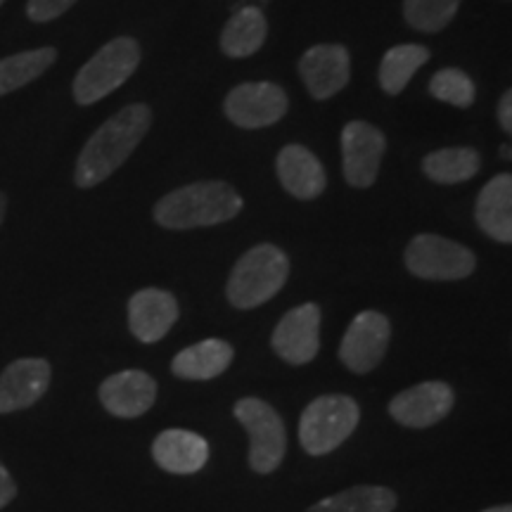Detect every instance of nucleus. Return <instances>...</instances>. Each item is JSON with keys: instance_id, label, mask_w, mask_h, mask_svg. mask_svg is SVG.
Segmentation results:
<instances>
[{"instance_id": "nucleus-1", "label": "nucleus", "mask_w": 512, "mask_h": 512, "mask_svg": "<svg viewBox=\"0 0 512 512\" xmlns=\"http://www.w3.org/2000/svg\"><path fill=\"white\" fill-rule=\"evenodd\" d=\"M152 112L147 105H128L112 119H107L93 133L76 162L74 181L79 188H95L107 181L150 131Z\"/></svg>"}, {"instance_id": "nucleus-2", "label": "nucleus", "mask_w": 512, "mask_h": 512, "mask_svg": "<svg viewBox=\"0 0 512 512\" xmlns=\"http://www.w3.org/2000/svg\"><path fill=\"white\" fill-rule=\"evenodd\" d=\"M242 211V197L233 185L202 181L183 185L162 197L155 207V221L169 230L207 228L235 219Z\"/></svg>"}, {"instance_id": "nucleus-3", "label": "nucleus", "mask_w": 512, "mask_h": 512, "mask_svg": "<svg viewBox=\"0 0 512 512\" xmlns=\"http://www.w3.org/2000/svg\"><path fill=\"white\" fill-rule=\"evenodd\" d=\"M290 275V259L280 247L256 245L240 256L228 278V302L235 309H256L283 290Z\"/></svg>"}, {"instance_id": "nucleus-4", "label": "nucleus", "mask_w": 512, "mask_h": 512, "mask_svg": "<svg viewBox=\"0 0 512 512\" xmlns=\"http://www.w3.org/2000/svg\"><path fill=\"white\" fill-rule=\"evenodd\" d=\"M358 420L361 408L351 396H318L304 408L299 420V441L309 456H328L354 434Z\"/></svg>"}, {"instance_id": "nucleus-5", "label": "nucleus", "mask_w": 512, "mask_h": 512, "mask_svg": "<svg viewBox=\"0 0 512 512\" xmlns=\"http://www.w3.org/2000/svg\"><path fill=\"white\" fill-rule=\"evenodd\" d=\"M140 64V46L133 38L121 36L102 46L91 60L81 67L74 79V100L79 105H93L117 91L131 79Z\"/></svg>"}, {"instance_id": "nucleus-6", "label": "nucleus", "mask_w": 512, "mask_h": 512, "mask_svg": "<svg viewBox=\"0 0 512 512\" xmlns=\"http://www.w3.org/2000/svg\"><path fill=\"white\" fill-rule=\"evenodd\" d=\"M235 418L247 430L249 467L256 475H271L278 470L287 451V432L278 411L271 403L247 396L235 403Z\"/></svg>"}, {"instance_id": "nucleus-7", "label": "nucleus", "mask_w": 512, "mask_h": 512, "mask_svg": "<svg viewBox=\"0 0 512 512\" xmlns=\"http://www.w3.org/2000/svg\"><path fill=\"white\" fill-rule=\"evenodd\" d=\"M406 266L422 280H463L477 268L470 249L441 235H418L406 247Z\"/></svg>"}, {"instance_id": "nucleus-8", "label": "nucleus", "mask_w": 512, "mask_h": 512, "mask_svg": "<svg viewBox=\"0 0 512 512\" xmlns=\"http://www.w3.org/2000/svg\"><path fill=\"white\" fill-rule=\"evenodd\" d=\"M387 138L368 121H351L342 131L344 178L354 188H370L380 174Z\"/></svg>"}, {"instance_id": "nucleus-9", "label": "nucleus", "mask_w": 512, "mask_h": 512, "mask_svg": "<svg viewBox=\"0 0 512 512\" xmlns=\"http://www.w3.org/2000/svg\"><path fill=\"white\" fill-rule=\"evenodd\" d=\"M287 112V95L280 86L268 81L242 83L226 98V117L240 128L273 126Z\"/></svg>"}, {"instance_id": "nucleus-10", "label": "nucleus", "mask_w": 512, "mask_h": 512, "mask_svg": "<svg viewBox=\"0 0 512 512\" xmlns=\"http://www.w3.org/2000/svg\"><path fill=\"white\" fill-rule=\"evenodd\" d=\"M389 344V320L377 311H363L351 320L347 335L339 344V361L351 373H370L384 358Z\"/></svg>"}, {"instance_id": "nucleus-11", "label": "nucleus", "mask_w": 512, "mask_h": 512, "mask_svg": "<svg viewBox=\"0 0 512 512\" xmlns=\"http://www.w3.org/2000/svg\"><path fill=\"white\" fill-rule=\"evenodd\" d=\"M273 351L290 366H304L320 349L318 304H302L280 318L271 337Z\"/></svg>"}, {"instance_id": "nucleus-12", "label": "nucleus", "mask_w": 512, "mask_h": 512, "mask_svg": "<svg viewBox=\"0 0 512 512\" xmlns=\"http://www.w3.org/2000/svg\"><path fill=\"white\" fill-rule=\"evenodd\" d=\"M453 396L451 384L446 382H422L415 387L406 389V392L396 394L392 403H389V415L403 427H432L437 425L451 413Z\"/></svg>"}, {"instance_id": "nucleus-13", "label": "nucleus", "mask_w": 512, "mask_h": 512, "mask_svg": "<svg viewBox=\"0 0 512 512\" xmlns=\"http://www.w3.org/2000/svg\"><path fill=\"white\" fill-rule=\"evenodd\" d=\"M349 53L337 43L313 46L302 55L299 74L316 100H328L349 83Z\"/></svg>"}, {"instance_id": "nucleus-14", "label": "nucleus", "mask_w": 512, "mask_h": 512, "mask_svg": "<svg viewBox=\"0 0 512 512\" xmlns=\"http://www.w3.org/2000/svg\"><path fill=\"white\" fill-rule=\"evenodd\" d=\"M178 320V302L171 292L147 287L131 297L128 302V328L138 342L155 344L166 337Z\"/></svg>"}, {"instance_id": "nucleus-15", "label": "nucleus", "mask_w": 512, "mask_h": 512, "mask_svg": "<svg viewBox=\"0 0 512 512\" xmlns=\"http://www.w3.org/2000/svg\"><path fill=\"white\" fill-rule=\"evenodd\" d=\"M50 363L43 358H19L0 373V415L22 411L46 394Z\"/></svg>"}, {"instance_id": "nucleus-16", "label": "nucleus", "mask_w": 512, "mask_h": 512, "mask_svg": "<svg viewBox=\"0 0 512 512\" xmlns=\"http://www.w3.org/2000/svg\"><path fill=\"white\" fill-rule=\"evenodd\" d=\"M157 399V382L143 370H124L100 384V401L117 418H140Z\"/></svg>"}, {"instance_id": "nucleus-17", "label": "nucleus", "mask_w": 512, "mask_h": 512, "mask_svg": "<svg viewBox=\"0 0 512 512\" xmlns=\"http://www.w3.org/2000/svg\"><path fill=\"white\" fill-rule=\"evenodd\" d=\"M152 458L171 475H195L209 460V444L188 430H166L152 444Z\"/></svg>"}, {"instance_id": "nucleus-18", "label": "nucleus", "mask_w": 512, "mask_h": 512, "mask_svg": "<svg viewBox=\"0 0 512 512\" xmlns=\"http://www.w3.org/2000/svg\"><path fill=\"white\" fill-rule=\"evenodd\" d=\"M278 178L297 200H313L328 185L323 164L302 145H287L278 155Z\"/></svg>"}, {"instance_id": "nucleus-19", "label": "nucleus", "mask_w": 512, "mask_h": 512, "mask_svg": "<svg viewBox=\"0 0 512 512\" xmlns=\"http://www.w3.org/2000/svg\"><path fill=\"white\" fill-rule=\"evenodd\" d=\"M475 216L489 238L512 245V174H498L484 185Z\"/></svg>"}, {"instance_id": "nucleus-20", "label": "nucleus", "mask_w": 512, "mask_h": 512, "mask_svg": "<svg viewBox=\"0 0 512 512\" xmlns=\"http://www.w3.org/2000/svg\"><path fill=\"white\" fill-rule=\"evenodd\" d=\"M233 356V347L223 339H204V342L183 349L171 363V370L181 380H214V377L226 373L230 363H233Z\"/></svg>"}, {"instance_id": "nucleus-21", "label": "nucleus", "mask_w": 512, "mask_h": 512, "mask_svg": "<svg viewBox=\"0 0 512 512\" xmlns=\"http://www.w3.org/2000/svg\"><path fill=\"white\" fill-rule=\"evenodd\" d=\"M266 17L254 5H247L228 19L221 34V48L228 57H249L264 46L266 41Z\"/></svg>"}, {"instance_id": "nucleus-22", "label": "nucleus", "mask_w": 512, "mask_h": 512, "mask_svg": "<svg viewBox=\"0 0 512 512\" xmlns=\"http://www.w3.org/2000/svg\"><path fill=\"white\" fill-rule=\"evenodd\" d=\"M479 166H482V159L472 147H446V150L430 152L422 159V171L427 178L441 185L470 181L472 176H477Z\"/></svg>"}, {"instance_id": "nucleus-23", "label": "nucleus", "mask_w": 512, "mask_h": 512, "mask_svg": "<svg viewBox=\"0 0 512 512\" xmlns=\"http://www.w3.org/2000/svg\"><path fill=\"white\" fill-rule=\"evenodd\" d=\"M396 494L384 486H351L347 491L311 505L306 512H392Z\"/></svg>"}, {"instance_id": "nucleus-24", "label": "nucleus", "mask_w": 512, "mask_h": 512, "mask_svg": "<svg viewBox=\"0 0 512 512\" xmlns=\"http://www.w3.org/2000/svg\"><path fill=\"white\" fill-rule=\"evenodd\" d=\"M427 60H430V50L425 46H415V43H403V46L389 50L380 64V86L384 93H401Z\"/></svg>"}, {"instance_id": "nucleus-25", "label": "nucleus", "mask_w": 512, "mask_h": 512, "mask_svg": "<svg viewBox=\"0 0 512 512\" xmlns=\"http://www.w3.org/2000/svg\"><path fill=\"white\" fill-rule=\"evenodd\" d=\"M55 48H38L0 60V98L38 79L55 62Z\"/></svg>"}, {"instance_id": "nucleus-26", "label": "nucleus", "mask_w": 512, "mask_h": 512, "mask_svg": "<svg viewBox=\"0 0 512 512\" xmlns=\"http://www.w3.org/2000/svg\"><path fill=\"white\" fill-rule=\"evenodd\" d=\"M458 8L460 0H406L403 15H406V22L413 29L434 34L456 17Z\"/></svg>"}, {"instance_id": "nucleus-27", "label": "nucleus", "mask_w": 512, "mask_h": 512, "mask_svg": "<svg viewBox=\"0 0 512 512\" xmlns=\"http://www.w3.org/2000/svg\"><path fill=\"white\" fill-rule=\"evenodd\" d=\"M430 93L437 100L460 107V110L470 107L477 95L475 81L465 72H460V69H441V72L434 74L430 81Z\"/></svg>"}, {"instance_id": "nucleus-28", "label": "nucleus", "mask_w": 512, "mask_h": 512, "mask_svg": "<svg viewBox=\"0 0 512 512\" xmlns=\"http://www.w3.org/2000/svg\"><path fill=\"white\" fill-rule=\"evenodd\" d=\"M74 3L76 0H29L27 15L34 22H50V19L64 15Z\"/></svg>"}, {"instance_id": "nucleus-29", "label": "nucleus", "mask_w": 512, "mask_h": 512, "mask_svg": "<svg viewBox=\"0 0 512 512\" xmlns=\"http://www.w3.org/2000/svg\"><path fill=\"white\" fill-rule=\"evenodd\" d=\"M15 496H17L15 479L10 477V472L5 470L3 463H0V508H5V505H8Z\"/></svg>"}, {"instance_id": "nucleus-30", "label": "nucleus", "mask_w": 512, "mask_h": 512, "mask_svg": "<svg viewBox=\"0 0 512 512\" xmlns=\"http://www.w3.org/2000/svg\"><path fill=\"white\" fill-rule=\"evenodd\" d=\"M498 121H501L503 131H508L512 136V88L498 102Z\"/></svg>"}, {"instance_id": "nucleus-31", "label": "nucleus", "mask_w": 512, "mask_h": 512, "mask_svg": "<svg viewBox=\"0 0 512 512\" xmlns=\"http://www.w3.org/2000/svg\"><path fill=\"white\" fill-rule=\"evenodd\" d=\"M482 512H512V505H496V508L482 510Z\"/></svg>"}, {"instance_id": "nucleus-32", "label": "nucleus", "mask_w": 512, "mask_h": 512, "mask_svg": "<svg viewBox=\"0 0 512 512\" xmlns=\"http://www.w3.org/2000/svg\"><path fill=\"white\" fill-rule=\"evenodd\" d=\"M501 157L503 159H512V145H503L501 147Z\"/></svg>"}, {"instance_id": "nucleus-33", "label": "nucleus", "mask_w": 512, "mask_h": 512, "mask_svg": "<svg viewBox=\"0 0 512 512\" xmlns=\"http://www.w3.org/2000/svg\"><path fill=\"white\" fill-rule=\"evenodd\" d=\"M5 219V195H0V223Z\"/></svg>"}, {"instance_id": "nucleus-34", "label": "nucleus", "mask_w": 512, "mask_h": 512, "mask_svg": "<svg viewBox=\"0 0 512 512\" xmlns=\"http://www.w3.org/2000/svg\"><path fill=\"white\" fill-rule=\"evenodd\" d=\"M5 3V0H0V5H3Z\"/></svg>"}]
</instances>
